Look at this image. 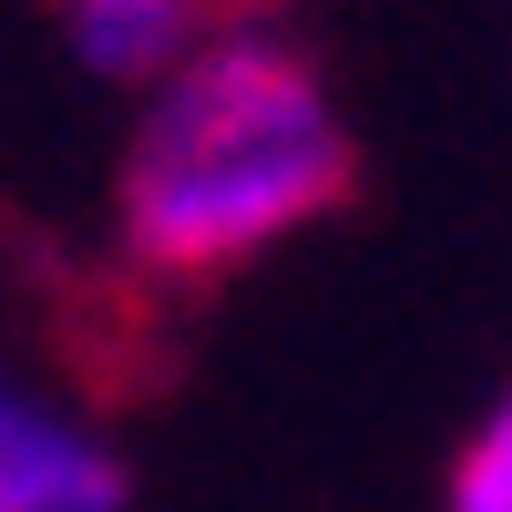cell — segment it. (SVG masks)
I'll return each instance as SVG.
<instances>
[{"label":"cell","mask_w":512,"mask_h":512,"mask_svg":"<svg viewBox=\"0 0 512 512\" xmlns=\"http://www.w3.org/2000/svg\"><path fill=\"white\" fill-rule=\"evenodd\" d=\"M369 185L359 134L328 103V72L297 41L236 31L164 72L154 113L113 175V246L164 308L246 277L267 246L349 216Z\"/></svg>","instance_id":"obj_1"},{"label":"cell","mask_w":512,"mask_h":512,"mask_svg":"<svg viewBox=\"0 0 512 512\" xmlns=\"http://www.w3.org/2000/svg\"><path fill=\"white\" fill-rule=\"evenodd\" d=\"M123 461L0 390V512H123Z\"/></svg>","instance_id":"obj_2"},{"label":"cell","mask_w":512,"mask_h":512,"mask_svg":"<svg viewBox=\"0 0 512 512\" xmlns=\"http://www.w3.org/2000/svg\"><path fill=\"white\" fill-rule=\"evenodd\" d=\"M216 11H297V0H216Z\"/></svg>","instance_id":"obj_5"},{"label":"cell","mask_w":512,"mask_h":512,"mask_svg":"<svg viewBox=\"0 0 512 512\" xmlns=\"http://www.w3.org/2000/svg\"><path fill=\"white\" fill-rule=\"evenodd\" d=\"M451 512H512V390L492 400V420L451 451Z\"/></svg>","instance_id":"obj_4"},{"label":"cell","mask_w":512,"mask_h":512,"mask_svg":"<svg viewBox=\"0 0 512 512\" xmlns=\"http://www.w3.org/2000/svg\"><path fill=\"white\" fill-rule=\"evenodd\" d=\"M52 21H62L82 72H103V82H164V72L195 62L205 21H226V11H216V0H52Z\"/></svg>","instance_id":"obj_3"}]
</instances>
